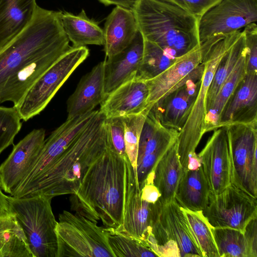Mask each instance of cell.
<instances>
[{
    "label": "cell",
    "instance_id": "603a6c76",
    "mask_svg": "<svg viewBox=\"0 0 257 257\" xmlns=\"http://www.w3.org/2000/svg\"><path fill=\"white\" fill-rule=\"evenodd\" d=\"M103 30L105 59H108L126 48L139 28L132 10L116 6L106 18Z\"/></svg>",
    "mask_w": 257,
    "mask_h": 257
},
{
    "label": "cell",
    "instance_id": "277c9868",
    "mask_svg": "<svg viewBox=\"0 0 257 257\" xmlns=\"http://www.w3.org/2000/svg\"><path fill=\"white\" fill-rule=\"evenodd\" d=\"M145 40L180 58L200 46L199 20L170 0H137L132 9Z\"/></svg>",
    "mask_w": 257,
    "mask_h": 257
},
{
    "label": "cell",
    "instance_id": "ac0fdd59",
    "mask_svg": "<svg viewBox=\"0 0 257 257\" xmlns=\"http://www.w3.org/2000/svg\"><path fill=\"white\" fill-rule=\"evenodd\" d=\"M155 223L168 240L177 244L181 257H203L189 228L186 216L175 199L162 204Z\"/></svg>",
    "mask_w": 257,
    "mask_h": 257
},
{
    "label": "cell",
    "instance_id": "3957f363",
    "mask_svg": "<svg viewBox=\"0 0 257 257\" xmlns=\"http://www.w3.org/2000/svg\"><path fill=\"white\" fill-rule=\"evenodd\" d=\"M108 147L105 117L99 110L28 196L42 194L53 198L75 193L88 168Z\"/></svg>",
    "mask_w": 257,
    "mask_h": 257
},
{
    "label": "cell",
    "instance_id": "d6986e66",
    "mask_svg": "<svg viewBox=\"0 0 257 257\" xmlns=\"http://www.w3.org/2000/svg\"><path fill=\"white\" fill-rule=\"evenodd\" d=\"M149 94L146 82L135 77L107 95L100 104L99 111L106 118L141 113L148 107Z\"/></svg>",
    "mask_w": 257,
    "mask_h": 257
},
{
    "label": "cell",
    "instance_id": "7c38bea8",
    "mask_svg": "<svg viewBox=\"0 0 257 257\" xmlns=\"http://www.w3.org/2000/svg\"><path fill=\"white\" fill-rule=\"evenodd\" d=\"M202 213L213 228H230L244 231L257 217V200L230 183L219 193H210Z\"/></svg>",
    "mask_w": 257,
    "mask_h": 257
},
{
    "label": "cell",
    "instance_id": "1f68e13d",
    "mask_svg": "<svg viewBox=\"0 0 257 257\" xmlns=\"http://www.w3.org/2000/svg\"><path fill=\"white\" fill-rule=\"evenodd\" d=\"M182 209L203 257H219L212 232V227L203 214L202 211H194L183 208Z\"/></svg>",
    "mask_w": 257,
    "mask_h": 257
},
{
    "label": "cell",
    "instance_id": "8fae6325",
    "mask_svg": "<svg viewBox=\"0 0 257 257\" xmlns=\"http://www.w3.org/2000/svg\"><path fill=\"white\" fill-rule=\"evenodd\" d=\"M161 205L159 200L152 203L142 199L137 173L128 158L125 160L122 220L116 230L147 244Z\"/></svg>",
    "mask_w": 257,
    "mask_h": 257
},
{
    "label": "cell",
    "instance_id": "ba28073f",
    "mask_svg": "<svg viewBox=\"0 0 257 257\" xmlns=\"http://www.w3.org/2000/svg\"><path fill=\"white\" fill-rule=\"evenodd\" d=\"M89 53L86 46L72 47L50 67L15 107L21 119L26 121L43 110Z\"/></svg>",
    "mask_w": 257,
    "mask_h": 257
},
{
    "label": "cell",
    "instance_id": "f1b7e54d",
    "mask_svg": "<svg viewBox=\"0 0 257 257\" xmlns=\"http://www.w3.org/2000/svg\"><path fill=\"white\" fill-rule=\"evenodd\" d=\"M245 52L221 87L207 112L205 118L206 133L216 129L219 115L225 104L238 83L246 75Z\"/></svg>",
    "mask_w": 257,
    "mask_h": 257
},
{
    "label": "cell",
    "instance_id": "2e32d148",
    "mask_svg": "<svg viewBox=\"0 0 257 257\" xmlns=\"http://www.w3.org/2000/svg\"><path fill=\"white\" fill-rule=\"evenodd\" d=\"M204 147L197 154L210 193H220L230 183L231 164L226 128L214 130Z\"/></svg>",
    "mask_w": 257,
    "mask_h": 257
},
{
    "label": "cell",
    "instance_id": "f546056e",
    "mask_svg": "<svg viewBox=\"0 0 257 257\" xmlns=\"http://www.w3.org/2000/svg\"><path fill=\"white\" fill-rule=\"evenodd\" d=\"M178 58L172 57L156 44L145 40L143 55L135 78L143 81L153 79Z\"/></svg>",
    "mask_w": 257,
    "mask_h": 257
},
{
    "label": "cell",
    "instance_id": "ee69618b",
    "mask_svg": "<svg viewBox=\"0 0 257 257\" xmlns=\"http://www.w3.org/2000/svg\"><path fill=\"white\" fill-rule=\"evenodd\" d=\"M12 214L10 211L8 196L3 192L0 185V217Z\"/></svg>",
    "mask_w": 257,
    "mask_h": 257
},
{
    "label": "cell",
    "instance_id": "e575fe53",
    "mask_svg": "<svg viewBox=\"0 0 257 257\" xmlns=\"http://www.w3.org/2000/svg\"><path fill=\"white\" fill-rule=\"evenodd\" d=\"M0 257H33L27 238L17 221L0 240Z\"/></svg>",
    "mask_w": 257,
    "mask_h": 257
},
{
    "label": "cell",
    "instance_id": "4316f807",
    "mask_svg": "<svg viewBox=\"0 0 257 257\" xmlns=\"http://www.w3.org/2000/svg\"><path fill=\"white\" fill-rule=\"evenodd\" d=\"M61 22L73 47L88 45H103V30L95 21L89 18L82 9L78 15L61 12Z\"/></svg>",
    "mask_w": 257,
    "mask_h": 257
},
{
    "label": "cell",
    "instance_id": "7a4b0ae2",
    "mask_svg": "<svg viewBox=\"0 0 257 257\" xmlns=\"http://www.w3.org/2000/svg\"><path fill=\"white\" fill-rule=\"evenodd\" d=\"M124 160L109 146L87 170L69 198L75 213L116 229L122 220Z\"/></svg>",
    "mask_w": 257,
    "mask_h": 257
},
{
    "label": "cell",
    "instance_id": "5bb4252c",
    "mask_svg": "<svg viewBox=\"0 0 257 257\" xmlns=\"http://www.w3.org/2000/svg\"><path fill=\"white\" fill-rule=\"evenodd\" d=\"M204 68L201 62L178 86L151 107L150 110L162 125L179 132L183 127L195 101Z\"/></svg>",
    "mask_w": 257,
    "mask_h": 257
},
{
    "label": "cell",
    "instance_id": "83f0119b",
    "mask_svg": "<svg viewBox=\"0 0 257 257\" xmlns=\"http://www.w3.org/2000/svg\"><path fill=\"white\" fill-rule=\"evenodd\" d=\"M245 50L244 33L243 31L239 30L233 42L221 59L215 72L207 94V112L221 87L232 72L241 57L245 52Z\"/></svg>",
    "mask_w": 257,
    "mask_h": 257
},
{
    "label": "cell",
    "instance_id": "7402d4cb",
    "mask_svg": "<svg viewBox=\"0 0 257 257\" xmlns=\"http://www.w3.org/2000/svg\"><path fill=\"white\" fill-rule=\"evenodd\" d=\"M202 58V50L200 46L179 58L173 65L157 76L145 81L149 90L148 107H152L178 86L201 63Z\"/></svg>",
    "mask_w": 257,
    "mask_h": 257
},
{
    "label": "cell",
    "instance_id": "8992f818",
    "mask_svg": "<svg viewBox=\"0 0 257 257\" xmlns=\"http://www.w3.org/2000/svg\"><path fill=\"white\" fill-rule=\"evenodd\" d=\"M10 211L27 238L33 257H57L55 228L52 198L37 194L22 197L8 196Z\"/></svg>",
    "mask_w": 257,
    "mask_h": 257
},
{
    "label": "cell",
    "instance_id": "ffe728a7",
    "mask_svg": "<svg viewBox=\"0 0 257 257\" xmlns=\"http://www.w3.org/2000/svg\"><path fill=\"white\" fill-rule=\"evenodd\" d=\"M144 38L138 30L124 50L104 59V93L106 97L123 83L135 77L144 49Z\"/></svg>",
    "mask_w": 257,
    "mask_h": 257
},
{
    "label": "cell",
    "instance_id": "e0dca14e",
    "mask_svg": "<svg viewBox=\"0 0 257 257\" xmlns=\"http://www.w3.org/2000/svg\"><path fill=\"white\" fill-rule=\"evenodd\" d=\"M233 124H257V74H246L227 101L216 128Z\"/></svg>",
    "mask_w": 257,
    "mask_h": 257
},
{
    "label": "cell",
    "instance_id": "b9f144b4",
    "mask_svg": "<svg viewBox=\"0 0 257 257\" xmlns=\"http://www.w3.org/2000/svg\"><path fill=\"white\" fill-rule=\"evenodd\" d=\"M16 222L17 220L13 213L0 217V240L15 226Z\"/></svg>",
    "mask_w": 257,
    "mask_h": 257
},
{
    "label": "cell",
    "instance_id": "d6a6232c",
    "mask_svg": "<svg viewBox=\"0 0 257 257\" xmlns=\"http://www.w3.org/2000/svg\"><path fill=\"white\" fill-rule=\"evenodd\" d=\"M219 257H249L244 232L230 228H213Z\"/></svg>",
    "mask_w": 257,
    "mask_h": 257
},
{
    "label": "cell",
    "instance_id": "9a60e30c",
    "mask_svg": "<svg viewBox=\"0 0 257 257\" xmlns=\"http://www.w3.org/2000/svg\"><path fill=\"white\" fill-rule=\"evenodd\" d=\"M45 141V131L35 129L17 144L0 165V185L11 195L33 168Z\"/></svg>",
    "mask_w": 257,
    "mask_h": 257
},
{
    "label": "cell",
    "instance_id": "52a82bcc",
    "mask_svg": "<svg viewBox=\"0 0 257 257\" xmlns=\"http://www.w3.org/2000/svg\"><path fill=\"white\" fill-rule=\"evenodd\" d=\"M55 232L57 257H114L105 227L80 214L64 210Z\"/></svg>",
    "mask_w": 257,
    "mask_h": 257
},
{
    "label": "cell",
    "instance_id": "d4e9b609",
    "mask_svg": "<svg viewBox=\"0 0 257 257\" xmlns=\"http://www.w3.org/2000/svg\"><path fill=\"white\" fill-rule=\"evenodd\" d=\"M210 190L202 166L193 170L184 171L174 199L184 209L202 211L207 206Z\"/></svg>",
    "mask_w": 257,
    "mask_h": 257
},
{
    "label": "cell",
    "instance_id": "60d3db41",
    "mask_svg": "<svg viewBox=\"0 0 257 257\" xmlns=\"http://www.w3.org/2000/svg\"><path fill=\"white\" fill-rule=\"evenodd\" d=\"M141 192L142 199L150 203H155L161 196L153 181H145L141 188Z\"/></svg>",
    "mask_w": 257,
    "mask_h": 257
},
{
    "label": "cell",
    "instance_id": "484cf974",
    "mask_svg": "<svg viewBox=\"0 0 257 257\" xmlns=\"http://www.w3.org/2000/svg\"><path fill=\"white\" fill-rule=\"evenodd\" d=\"M183 171L178 156L177 140L159 160L154 169V184L161 194L159 200L162 205L174 200Z\"/></svg>",
    "mask_w": 257,
    "mask_h": 257
},
{
    "label": "cell",
    "instance_id": "4fadbf2b",
    "mask_svg": "<svg viewBox=\"0 0 257 257\" xmlns=\"http://www.w3.org/2000/svg\"><path fill=\"white\" fill-rule=\"evenodd\" d=\"M257 21V0H220L199 19L200 45L209 38L240 30Z\"/></svg>",
    "mask_w": 257,
    "mask_h": 257
},
{
    "label": "cell",
    "instance_id": "6da1fadb",
    "mask_svg": "<svg viewBox=\"0 0 257 257\" xmlns=\"http://www.w3.org/2000/svg\"><path fill=\"white\" fill-rule=\"evenodd\" d=\"M61 12L37 5L28 25L0 48V103L16 107L42 75L72 47Z\"/></svg>",
    "mask_w": 257,
    "mask_h": 257
},
{
    "label": "cell",
    "instance_id": "836d02e7",
    "mask_svg": "<svg viewBox=\"0 0 257 257\" xmlns=\"http://www.w3.org/2000/svg\"><path fill=\"white\" fill-rule=\"evenodd\" d=\"M151 108L148 106L141 113L121 117L124 125L126 153L136 173L139 140L145 120Z\"/></svg>",
    "mask_w": 257,
    "mask_h": 257
},
{
    "label": "cell",
    "instance_id": "7bdbcfd3",
    "mask_svg": "<svg viewBox=\"0 0 257 257\" xmlns=\"http://www.w3.org/2000/svg\"><path fill=\"white\" fill-rule=\"evenodd\" d=\"M105 6L115 5L132 10L137 0H98Z\"/></svg>",
    "mask_w": 257,
    "mask_h": 257
},
{
    "label": "cell",
    "instance_id": "5b68a950",
    "mask_svg": "<svg viewBox=\"0 0 257 257\" xmlns=\"http://www.w3.org/2000/svg\"><path fill=\"white\" fill-rule=\"evenodd\" d=\"M238 31L212 37L200 45L203 54V74L195 101L183 127L179 132L178 153L184 171L189 161L198 155L196 149L205 132L208 90L221 59L233 42Z\"/></svg>",
    "mask_w": 257,
    "mask_h": 257
},
{
    "label": "cell",
    "instance_id": "f35d334b",
    "mask_svg": "<svg viewBox=\"0 0 257 257\" xmlns=\"http://www.w3.org/2000/svg\"><path fill=\"white\" fill-rule=\"evenodd\" d=\"M197 18L201 17L220 0H170Z\"/></svg>",
    "mask_w": 257,
    "mask_h": 257
},
{
    "label": "cell",
    "instance_id": "ab89813d",
    "mask_svg": "<svg viewBox=\"0 0 257 257\" xmlns=\"http://www.w3.org/2000/svg\"><path fill=\"white\" fill-rule=\"evenodd\" d=\"M243 232L249 257H257V217L249 221L246 225Z\"/></svg>",
    "mask_w": 257,
    "mask_h": 257
},
{
    "label": "cell",
    "instance_id": "44dd1931",
    "mask_svg": "<svg viewBox=\"0 0 257 257\" xmlns=\"http://www.w3.org/2000/svg\"><path fill=\"white\" fill-rule=\"evenodd\" d=\"M104 61L84 75L67 101V119L93 110L106 97L104 93Z\"/></svg>",
    "mask_w": 257,
    "mask_h": 257
},
{
    "label": "cell",
    "instance_id": "9c48e42d",
    "mask_svg": "<svg viewBox=\"0 0 257 257\" xmlns=\"http://www.w3.org/2000/svg\"><path fill=\"white\" fill-rule=\"evenodd\" d=\"M225 127L230 149L231 183L257 198V124Z\"/></svg>",
    "mask_w": 257,
    "mask_h": 257
},
{
    "label": "cell",
    "instance_id": "74e56055",
    "mask_svg": "<svg viewBox=\"0 0 257 257\" xmlns=\"http://www.w3.org/2000/svg\"><path fill=\"white\" fill-rule=\"evenodd\" d=\"M244 36L246 74H257V25L250 24L243 30Z\"/></svg>",
    "mask_w": 257,
    "mask_h": 257
},
{
    "label": "cell",
    "instance_id": "d590c367",
    "mask_svg": "<svg viewBox=\"0 0 257 257\" xmlns=\"http://www.w3.org/2000/svg\"><path fill=\"white\" fill-rule=\"evenodd\" d=\"M21 120L16 107L0 106V155L14 144V139L22 127Z\"/></svg>",
    "mask_w": 257,
    "mask_h": 257
},
{
    "label": "cell",
    "instance_id": "30bf717a",
    "mask_svg": "<svg viewBox=\"0 0 257 257\" xmlns=\"http://www.w3.org/2000/svg\"><path fill=\"white\" fill-rule=\"evenodd\" d=\"M97 111L93 110L81 116L67 119L55 129L45 140L39 156L29 174L11 196L19 198L29 195L57 157L71 145Z\"/></svg>",
    "mask_w": 257,
    "mask_h": 257
},
{
    "label": "cell",
    "instance_id": "4dcf8cb0",
    "mask_svg": "<svg viewBox=\"0 0 257 257\" xmlns=\"http://www.w3.org/2000/svg\"><path fill=\"white\" fill-rule=\"evenodd\" d=\"M109 246L114 257H156L144 241L115 228L105 227Z\"/></svg>",
    "mask_w": 257,
    "mask_h": 257
},
{
    "label": "cell",
    "instance_id": "8d00e7d4",
    "mask_svg": "<svg viewBox=\"0 0 257 257\" xmlns=\"http://www.w3.org/2000/svg\"><path fill=\"white\" fill-rule=\"evenodd\" d=\"M105 132L111 147L123 159L128 158L124 137V125L121 117L105 118Z\"/></svg>",
    "mask_w": 257,
    "mask_h": 257
},
{
    "label": "cell",
    "instance_id": "cb8c5ba5",
    "mask_svg": "<svg viewBox=\"0 0 257 257\" xmlns=\"http://www.w3.org/2000/svg\"><path fill=\"white\" fill-rule=\"evenodd\" d=\"M37 6L36 0H0V48L28 25Z\"/></svg>",
    "mask_w": 257,
    "mask_h": 257
}]
</instances>
